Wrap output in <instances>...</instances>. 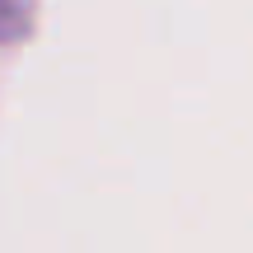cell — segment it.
I'll return each mask as SVG.
<instances>
[{
    "mask_svg": "<svg viewBox=\"0 0 253 253\" xmlns=\"http://www.w3.org/2000/svg\"><path fill=\"white\" fill-rule=\"evenodd\" d=\"M38 0H0V42H14L33 28Z\"/></svg>",
    "mask_w": 253,
    "mask_h": 253,
    "instance_id": "1",
    "label": "cell"
}]
</instances>
